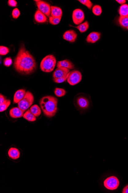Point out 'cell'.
<instances>
[{"mask_svg": "<svg viewBox=\"0 0 128 193\" xmlns=\"http://www.w3.org/2000/svg\"><path fill=\"white\" fill-rule=\"evenodd\" d=\"M56 63V60L55 57L53 55H48L42 60L40 67L43 72H50L54 70Z\"/></svg>", "mask_w": 128, "mask_h": 193, "instance_id": "3", "label": "cell"}, {"mask_svg": "<svg viewBox=\"0 0 128 193\" xmlns=\"http://www.w3.org/2000/svg\"><path fill=\"white\" fill-rule=\"evenodd\" d=\"M54 93L56 96L58 97H61L64 96L66 95V92L64 89L56 88L55 89Z\"/></svg>", "mask_w": 128, "mask_h": 193, "instance_id": "25", "label": "cell"}, {"mask_svg": "<svg viewBox=\"0 0 128 193\" xmlns=\"http://www.w3.org/2000/svg\"><path fill=\"white\" fill-rule=\"evenodd\" d=\"M72 18L74 24L79 25L84 21V12L81 9H75L72 12Z\"/></svg>", "mask_w": 128, "mask_h": 193, "instance_id": "8", "label": "cell"}, {"mask_svg": "<svg viewBox=\"0 0 128 193\" xmlns=\"http://www.w3.org/2000/svg\"><path fill=\"white\" fill-rule=\"evenodd\" d=\"M40 104L44 115L48 117H52L57 112L58 100L53 96H45L41 99Z\"/></svg>", "mask_w": 128, "mask_h": 193, "instance_id": "2", "label": "cell"}, {"mask_svg": "<svg viewBox=\"0 0 128 193\" xmlns=\"http://www.w3.org/2000/svg\"><path fill=\"white\" fill-rule=\"evenodd\" d=\"M118 12L121 16H128V5L124 4L120 7Z\"/></svg>", "mask_w": 128, "mask_h": 193, "instance_id": "20", "label": "cell"}, {"mask_svg": "<svg viewBox=\"0 0 128 193\" xmlns=\"http://www.w3.org/2000/svg\"><path fill=\"white\" fill-rule=\"evenodd\" d=\"M116 1L122 5L125 4L126 2V0H116Z\"/></svg>", "mask_w": 128, "mask_h": 193, "instance_id": "36", "label": "cell"}, {"mask_svg": "<svg viewBox=\"0 0 128 193\" xmlns=\"http://www.w3.org/2000/svg\"><path fill=\"white\" fill-rule=\"evenodd\" d=\"M78 1H79L82 4L86 6L89 9H91L93 6V4L90 0H79Z\"/></svg>", "mask_w": 128, "mask_h": 193, "instance_id": "28", "label": "cell"}, {"mask_svg": "<svg viewBox=\"0 0 128 193\" xmlns=\"http://www.w3.org/2000/svg\"><path fill=\"white\" fill-rule=\"evenodd\" d=\"M77 34L76 32L72 30L66 31L63 35V38L66 41L71 43L75 42L76 39Z\"/></svg>", "mask_w": 128, "mask_h": 193, "instance_id": "11", "label": "cell"}, {"mask_svg": "<svg viewBox=\"0 0 128 193\" xmlns=\"http://www.w3.org/2000/svg\"><path fill=\"white\" fill-rule=\"evenodd\" d=\"M14 66L15 70L22 75H29L36 70V61L24 45L21 46L14 59Z\"/></svg>", "mask_w": 128, "mask_h": 193, "instance_id": "1", "label": "cell"}, {"mask_svg": "<svg viewBox=\"0 0 128 193\" xmlns=\"http://www.w3.org/2000/svg\"><path fill=\"white\" fill-rule=\"evenodd\" d=\"M23 118L27 120V121L31 122H33L36 121V117L31 112L30 109H28L23 115Z\"/></svg>", "mask_w": 128, "mask_h": 193, "instance_id": "19", "label": "cell"}, {"mask_svg": "<svg viewBox=\"0 0 128 193\" xmlns=\"http://www.w3.org/2000/svg\"><path fill=\"white\" fill-rule=\"evenodd\" d=\"M75 27L78 29L81 33H83V32H86L88 29L89 27V23L87 21H86Z\"/></svg>", "mask_w": 128, "mask_h": 193, "instance_id": "21", "label": "cell"}, {"mask_svg": "<svg viewBox=\"0 0 128 193\" xmlns=\"http://www.w3.org/2000/svg\"><path fill=\"white\" fill-rule=\"evenodd\" d=\"M9 157L12 159L14 160L18 159L20 157V152L17 148H11L8 152Z\"/></svg>", "mask_w": 128, "mask_h": 193, "instance_id": "16", "label": "cell"}, {"mask_svg": "<svg viewBox=\"0 0 128 193\" xmlns=\"http://www.w3.org/2000/svg\"><path fill=\"white\" fill-rule=\"evenodd\" d=\"M101 34L99 32H93L89 34L86 38L87 43H95L100 39Z\"/></svg>", "mask_w": 128, "mask_h": 193, "instance_id": "13", "label": "cell"}, {"mask_svg": "<svg viewBox=\"0 0 128 193\" xmlns=\"http://www.w3.org/2000/svg\"><path fill=\"white\" fill-rule=\"evenodd\" d=\"M30 110L32 113L36 117H38L41 114V110L39 106L35 105L30 107Z\"/></svg>", "mask_w": 128, "mask_h": 193, "instance_id": "22", "label": "cell"}, {"mask_svg": "<svg viewBox=\"0 0 128 193\" xmlns=\"http://www.w3.org/2000/svg\"><path fill=\"white\" fill-rule=\"evenodd\" d=\"M118 22L120 25L124 28L128 27V16H120L118 18Z\"/></svg>", "mask_w": 128, "mask_h": 193, "instance_id": "23", "label": "cell"}, {"mask_svg": "<svg viewBox=\"0 0 128 193\" xmlns=\"http://www.w3.org/2000/svg\"><path fill=\"white\" fill-rule=\"evenodd\" d=\"M36 2L38 10L45 15L50 17L51 12V7L48 3L41 1H35Z\"/></svg>", "mask_w": 128, "mask_h": 193, "instance_id": "7", "label": "cell"}, {"mask_svg": "<svg viewBox=\"0 0 128 193\" xmlns=\"http://www.w3.org/2000/svg\"><path fill=\"white\" fill-rule=\"evenodd\" d=\"M26 93L25 89H19L17 91L14 95V103H18L24 98Z\"/></svg>", "mask_w": 128, "mask_h": 193, "instance_id": "14", "label": "cell"}, {"mask_svg": "<svg viewBox=\"0 0 128 193\" xmlns=\"http://www.w3.org/2000/svg\"><path fill=\"white\" fill-rule=\"evenodd\" d=\"M34 18L35 21L38 23H44L47 21V17L39 10L35 12Z\"/></svg>", "mask_w": 128, "mask_h": 193, "instance_id": "17", "label": "cell"}, {"mask_svg": "<svg viewBox=\"0 0 128 193\" xmlns=\"http://www.w3.org/2000/svg\"><path fill=\"white\" fill-rule=\"evenodd\" d=\"M12 63V61L11 58H7L4 60V64L6 67H9L11 65Z\"/></svg>", "mask_w": 128, "mask_h": 193, "instance_id": "31", "label": "cell"}, {"mask_svg": "<svg viewBox=\"0 0 128 193\" xmlns=\"http://www.w3.org/2000/svg\"><path fill=\"white\" fill-rule=\"evenodd\" d=\"M119 184V180L117 177L114 176L108 177L104 182V187L110 191L117 189Z\"/></svg>", "mask_w": 128, "mask_h": 193, "instance_id": "5", "label": "cell"}, {"mask_svg": "<svg viewBox=\"0 0 128 193\" xmlns=\"http://www.w3.org/2000/svg\"><path fill=\"white\" fill-rule=\"evenodd\" d=\"M17 4V2L15 0H9L8 1V4L10 7H16Z\"/></svg>", "mask_w": 128, "mask_h": 193, "instance_id": "33", "label": "cell"}, {"mask_svg": "<svg viewBox=\"0 0 128 193\" xmlns=\"http://www.w3.org/2000/svg\"><path fill=\"white\" fill-rule=\"evenodd\" d=\"M76 103L78 107L82 109H87L89 106V100L84 96L78 97L76 99Z\"/></svg>", "mask_w": 128, "mask_h": 193, "instance_id": "10", "label": "cell"}, {"mask_svg": "<svg viewBox=\"0 0 128 193\" xmlns=\"http://www.w3.org/2000/svg\"><path fill=\"white\" fill-rule=\"evenodd\" d=\"M21 13L17 8L14 9L12 12V16L13 18L17 19L19 17Z\"/></svg>", "mask_w": 128, "mask_h": 193, "instance_id": "30", "label": "cell"}, {"mask_svg": "<svg viewBox=\"0 0 128 193\" xmlns=\"http://www.w3.org/2000/svg\"><path fill=\"white\" fill-rule=\"evenodd\" d=\"M51 15L52 17L61 18L62 16V10L59 7L52 6Z\"/></svg>", "mask_w": 128, "mask_h": 193, "instance_id": "18", "label": "cell"}, {"mask_svg": "<svg viewBox=\"0 0 128 193\" xmlns=\"http://www.w3.org/2000/svg\"><path fill=\"white\" fill-rule=\"evenodd\" d=\"M81 80V74L78 71H72L69 72L68 75L67 81L71 85L74 86L78 84Z\"/></svg>", "mask_w": 128, "mask_h": 193, "instance_id": "6", "label": "cell"}, {"mask_svg": "<svg viewBox=\"0 0 128 193\" xmlns=\"http://www.w3.org/2000/svg\"><path fill=\"white\" fill-rule=\"evenodd\" d=\"M6 97L4 96L1 94V95H0V105L3 104L6 101Z\"/></svg>", "mask_w": 128, "mask_h": 193, "instance_id": "34", "label": "cell"}, {"mask_svg": "<svg viewBox=\"0 0 128 193\" xmlns=\"http://www.w3.org/2000/svg\"><path fill=\"white\" fill-rule=\"evenodd\" d=\"M67 77H65V78H54L53 80L55 83H60L66 81V80H67Z\"/></svg>", "mask_w": 128, "mask_h": 193, "instance_id": "32", "label": "cell"}, {"mask_svg": "<svg viewBox=\"0 0 128 193\" xmlns=\"http://www.w3.org/2000/svg\"><path fill=\"white\" fill-rule=\"evenodd\" d=\"M10 104V100H6L3 104L0 105V112H2L5 111L8 108Z\"/></svg>", "mask_w": 128, "mask_h": 193, "instance_id": "27", "label": "cell"}, {"mask_svg": "<svg viewBox=\"0 0 128 193\" xmlns=\"http://www.w3.org/2000/svg\"><path fill=\"white\" fill-rule=\"evenodd\" d=\"M61 18H56V17H53L50 16L49 17V22L50 24L56 25L59 24L61 20Z\"/></svg>", "mask_w": 128, "mask_h": 193, "instance_id": "26", "label": "cell"}, {"mask_svg": "<svg viewBox=\"0 0 128 193\" xmlns=\"http://www.w3.org/2000/svg\"><path fill=\"white\" fill-rule=\"evenodd\" d=\"M92 12L94 14L97 16H99L101 15L102 12V9L101 6L98 5H95L92 7Z\"/></svg>", "mask_w": 128, "mask_h": 193, "instance_id": "24", "label": "cell"}, {"mask_svg": "<svg viewBox=\"0 0 128 193\" xmlns=\"http://www.w3.org/2000/svg\"><path fill=\"white\" fill-rule=\"evenodd\" d=\"M69 72V69L66 68H57L53 74V79L65 78V77L68 78Z\"/></svg>", "mask_w": 128, "mask_h": 193, "instance_id": "9", "label": "cell"}, {"mask_svg": "<svg viewBox=\"0 0 128 193\" xmlns=\"http://www.w3.org/2000/svg\"><path fill=\"white\" fill-rule=\"evenodd\" d=\"M9 52L8 48L4 46H1L0 47V55H7Z\"/></svg>", "mask_w": 128, "mask_h": 193, "instance_id": "29", "label": "cell"}, {"mask_svg": "<svg viewBox=\"0 0 128 193\" xmlns=\"http://www.w3.org/2000/svg\"><path fill=\"white\" fill-rule=\"evenodd\" d=\"M33 101V95L30 92H27L24 98L18 103V107L25 112L32 105Z\"/></svg>", "mask_w": 128, "mask_h": 193, "instance_id": "4", "label": "cell"}, {"mask_svg": "<svg viewBox=\"0 0 128 193\" xmlns=\"http://www.w3.org/2000/svg\"><path fill=\"white\" fill-rule=\"evenodd\" d=\"M57 67H64L68 69H73L75 68V66L72 62L68 60H64L63 61H58L57 63Z\"/></svg>", "mask_w": 128, "mask_h": 193, "instance_id": "15", "label": "cell"}, {"mask_svg": "<svg viewBox=\"0 0 128 193\" xmlns=\"http://www.w3.org/2000/svg\"><path fill=\"white\" fill-rule=\"evenodd\" d=\"M24 112V111L21 110L19 108L15 107L10 109L9 114L12 118H18L23 117Z\"/></svg>", "mask_w": 128, "mask_h": 193, "instance_id": "12", "label": "cell"}, {"mask_svg": "<svg viewBox=\"0 0 128 193\" xmlns=\"http://www.w3.org/2000/svg\"><path fill=\"white\" fill-rule=\"evenodd\" d=\"M127 29H128V27H127Z\"/></svg>", "mask_w": 128, "mask_h": 193, "instance_id": "37", "label": "cell"}, {"mask_svg": "<svg viewBox=\"0 0 128 193\" xmlns=\"http://www.w3.org/2000/svg\"><path fill=\"white\" fill-rule=\"evenodd\" d=\"M122 193H128V184L123 188Z\"/></svg>", "mask_w": 128, "mask_h": 193, "instance_id": "35", "label": "cell"}]
</instances>
